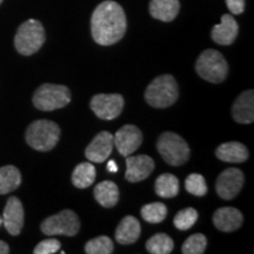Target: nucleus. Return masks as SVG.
<instances>
[{
  "label": "nucleus",
  "instance_id": "nucleus-1",
  "mask_svg": "<svg viewBox=\"0 0 254 254\" xmlns=\"http://www.w3.org/2000/svg\"><path fill=\"white\" fill-rule=\"evenodd\" d=\"M127 20L124 8L112 0L103 1L95 7L91 18V31L94 41L110 46L125 36Z\"/></svg>",
  "mask_w": 254,
  "mask_h": 254
},
{
  "label": "nucleus",
  "instance_id": "nucleus-2",
  "mask_svg": "<svg viewBox=\"0 0 254 254\" xmlns=\"http://www.w3.org/2000/svg\"><path fill=\"white\" fill-rule=\"evenodd\" d=\"M179 97V88L173 75L163 74L157 77L145 91V99L155 109L172 106Z\"/></svg>",
  "mask_w": 254,
  "mask_h": 254
},
{
  "label": "nucleus",
  "instance_id": "nucleus-3",
  "mask_svg": "<svg viewBox=\"0 0 254 254\" xmlns=\"http://www.w3.org/2000/svg\"><path fill=\"white\" fill-rule=\"evenodd\" d=\"M26 142L33 150L49 152L56 147L60 139V127L51 120H36L27 127Z\"/></svg>",
  "mask_w": 254,
  "mask_h": 254
},
{
  "label": "nucleus",
  "instance_id": "nucleus-4",
  "mask_svg": "<svg viewBox=\"0 0 254 254\" xmlns=\"http://www.w3.org/2000/svg\"><path fill=\"white\" fill-rule=\"evenodd\" d=\"M46 40L45 28L39 20L28 19L18 27L14 37L15 50L23 56L37 53Z\"/></svg>",
  "mask_w": 254,
  "mask_h": 254
},
{
  "label": "nucleus",
  "instance_id": "nucleus-5",
  "mask_svg": "<svg viewBox=\"0 0 254 254\" xmlns=\"http://www.w3.org/2000/svg\"><path fill=\"white\" fill-rule=\"evenodd\" d=\"M196 73L204 80L219 84L227 78L228 64L224 56L217 50H206L199 56L195 63Z\"/></svg>",
  "mask_w": 254,
  "mask_h": 254
},
{
  "label": "nucleus",
  "instance_id": "nucleus-6",
  "mask_svg": "<svg viewBox=\"0 0 254 254\" xmlns=\"http://www.w3.org/2000/svg\"><path fill=\"white\" fill-rule=\"evenodd\" d=\"M32 101L38 110L55 111L65 107L71 101V91L64 85L44 84L34 92Z\"/></svg>",
  "mask_w": 254,
  "mask_h": 254
},
{
  "label": "nucleus",
  "instance_id": "nucleus-7",
  "mask_svg": "<svg viewBox=\"0 0 254 254\" xmlns=\"http://www.w3.org/2000/svg\"><path fill=\"white\" fill-rule=\"evenodd\" d=\"M157 148L164 160L172 166L184 165L190 154L189 144L173 132H165L159 136Z\"/></svg>",
  "mask_w": 254,
  "mask_h": 254
},
{
  "label": "nucleus",
  "instance_id": "nucleus-8",
  "mask_svg": "<svg viewBox=\"0 0 254 254\" xmlns=\"http://www.w3.org/2000/svg\"><path fill=\"white\" fill-rule=\"evenodd\" d=\"M40 230L46 236L74 237L80 230V220L75 212L64 209L58 214L51 215L41 222Z\"/></svg>",
  "mask_w": 254,
  "mask_h": 254
},
{
  "label": "nucleus",
  "instance_id": "nucleus-9",
  "mask_svg": "<svg viewBox=\"0 0 254 254\" xmlns=\"http://www.w3.org/2000/svg\"><path fill=\"white\" fill-rule=\"evenodd\" d=\"M125 100L120 94H97L92 98L90 106L98 118L113 120L123 112Z\"/></svg>",
  "mask_w": 254,
  "mask_h": 254
},
{
  "label": "nucleus",
  "instance_id": "nucleus-10",
  "mask_svg": "<svg viewBox=\"0 0 254 254\" xmlns=\"http://www.w3.org/2000/svg\"><path fill=\"white\" fill-rule=\"evenodd\" d=\"M244 182H245L244 173L239 168L230 167L218 177L215 190L221 199L231 200L236 198L240 190L243 189Z\"/></svg>",
  "mask_w": 254,
  "mask_h": 254
},
{
  "label": "nucleus",
  "instance_id": "nucleus-11",
  "mask_svg": "<svg viewBox=\"0 0 254 254\" xmlns=\"http://www.w3.org/2000/svg\"><path fill=\"white\" fill-rule=\"evenodd\" d=\"M113 142L120 154L128 157L140 147L142 133L134 125H125L113 135Z\"/></svg>",
  "mask_w": 254,
  "mask_h": 254
},
{
  "label": "nucleus",
  "instance_id": "nucleus-12",
  "mask_svg": "<svg viewBox=\"0 0 254 254\" xmlns=\"http://www.w3.org/2000/svg\"><path fill=\"white\" fill-rule=\"evenodd\" d=\"M154 170V160L145 154L126 157L125 178L129 183H139L151 176Z\"/></svg>",
  "mask_w": 254,
  "mask_h": 254
},
{
  "label": "nucleus",
  "instance_id": "nucleus-13",
  "mask_svg": "<svg viewBox=\"0 0 254 254\" xmlns=\"http://www.w3.org/2000/svg\"><path fill=\"white\" fill-rule=\"evenodd\" d=\"M24 207L17 196H9L4 208L2 221L6 231L11 236L17 237L20 234L24 226Z\"/></svg>",
  "mask_w": 254,
  "mask_h": 254
},
{
  "label": "nucleus",
  "instance_id": "nucleus-14",
  "mask_svg": "<svg viewBox=\"0 0 254 254\" xmlns=\"http://www.w3.org/2000/svg\"><path fill=\"white\" fill-rule=\"evenodd\" d=\"M113 135L110 132L103 131L94 136V139L86 147L85 155L90 163H104L110 157L113 150Z\"/></svg>",
  "mask_w": 254,
  "mask_h": 254
},
{
  "label": "nucleus",
  "instance_id": "nucleus-15",
  "mask_svg": "<svg viewBox=\"0 0 254 254\" xmlns=\"http://www.w3.org/2000/svg\"><path fill=\"white\" fill-rule=\"evenodd\" d=\"M239 33V26L236 19L231 14H224L221 17V23L212 28L211 37L214 43L222 46L232 45Z\"/></svg>",
  "mask_w": 254,
  "mask_h": 254
},
{
  "label": "nucleus",
  "instance_id": "nucleus-16",
  "mask_svg": "<svg viewBox=\"0 0 254 254\" xmlns=\"http://www.w3.org/2000/svg\"><path fill=\"white\" fill-rule=\"evenodd\" d=\"M233 119L239 124H252L254 122V91L243 92L232 106Z\"/></svg>",
  "mask_w": 254,
  "mask_h": 254
},
{
  "label": "nucleus",
  "instance_id": "nucleus-17",
  "mask_svg": "<svg viewBox=\"0 0 254 254\" xmlns=\"http://www.w3.org/2000/svg\"><path fill=\"white\" fill-rule=\"evenodd\" d=\"M244 217L239 209L234 207H221L213 214L214 226L221 232H234L243 225Z\"/></svg>",
  "mask_w": 254,
  "mask_h": 254
},
{
  "label": "nucleus",
  "instance_id": "nucleus-18",
  "mask_svg": "<svg viewBox=\"0 0 254 254\" xmlns=\"http://www.w3.org/2000/svg\"><path fill=\"white\" fill-rule=\"evenodd\" d=\"M215 155L219 160L232 164L244 163L250 157L246 146L238 141L225 142V144L218 146Z\"/></svg>",
  "mask_w": 254,
  "mask_h": 254
},
{
  "label": "nucleus",
  "instance_id": "nucleus-19",
  "mask_svg": "<svg viewBox=\"0 0 254 254\" xmlns=\"http://www.w3.org/2000/svg\"><path fill=\"white\" fill-rule=\"evenodd\" d=\"M141 233L140 222L133 215H127L120 221L116 231V240L122 245H131L139 239Z\"/></svg>",
  "mask_w": 254,
  "mask_h": 254
},
{
  "label": "nucleus",
  "instance_id": "nucleus-20",
  "mask_svg": "<svg viewBox=\"0 0 254 254\" xmlns=\"http://www.w3.org/2000/svg\"><path fill=\"white\" fill-rule=\"evenodd\" d=\"M180 11L179 0H151L150 13L154 19L170 23Z\"/></svg>",
  "mask_w": 254,
  "mask_h": 254
},
{
  "label": "nucleus",
  "instance_id": "nucleus-21",
  "mask_svg": "<svg viewBox=\"0 0 254 254\" xmlns=\"http://www.w3.org/2000/svg\"><path fill=\"white\" fill-rule=\"evenodd\" d=\"M94 198L105 208L114 207L119 200V189L113 182L106 180L98 184L94 189Z\"/></svg>",
  "mask_w": 254,
  "mask_h": 254
},
{
  "label": "nucleus",
  "instance_id": "nucleus-22",
  "mask_svg": "<svg viewBox=\"0 0 254 254\" xmlns=\"http://www.w3.org/2000/svg\"><path fill=\"white\" fill-rule=\"evenodd\" d=\"M21 173L13 165L0 167V194H7L20 186Z\"/></svg>",
  "mask_w": 254,
  "mask_h": 254
},
{
  "label": "nucleus",
  "instance_id": "nucleus-23",
  "mask_svg": "<svg viewBox=\"0 0 254 254\" xmlns=\"http://www.w3.org/2000/svg\"><path fill=\"white\" fill-rule=\"evenodd\" d=\"M97 171L94 165L88 163H81L75 166L72 173V183L77 189H87L94 183Z\"/></svg>",
  "mask_w": 254,
  "mask_h": 254
},
{
  "label": "nucleus",
  "instance_id": "nucleus-24",
  "mask_svg": "<svg viewBox=\"0 0 254 254\" xmlns=\"http://www.w3.org/2000/svg\"><path fill=\"white\" fill-rule=\"evenodd\" d=\"M155 193L160 198H174L179 193V180L171 173H164L155 180Z\"/></svg>",
  "mask_w": 254,
  "mask_h": 254
},
{
  "label": "nucleus",
  "instance_id": "nucleus-25",
  "mask_svg": "<svg viewBox=\"0 0 254 254\" xmlns=\"http://www.w3.org/2000/svg\"><path fill=\"white\" fill-rule=\"evenodd\" d=\"M174 249L172 238L165 233H158L151 237L146 243V250L151 254H168Z\"/></svg>",
  "mask_w": 254,
  "mask_h": 254
},
{
  "label": "nucleus",
  "instance_id": "nucleus-26",
  "mask_svg": "<svg viewBox=\"0 0 254 254\" xmlns=\"http://www.w3.org/2000/svg\"><path fill=\"white\" fill-rule=\"evenodd\" d=\"M140 213L145 221L151 222V224H159L167 217V207L163 202H151V204L142 206Z\"/></svg>",
  "mask_w": 254,
  "mask_h": 254
},
{
  "label": "nucleus",
  "instance_id": "nucleus-27",
  "mask_svg": "<svg viewBox=\"0 0 254 254\" xmlns=\"http://www.w3.org/2000/svg\"><path fill=\"white\" fill-rule=\"evenodd\" d=\"M114 245L113 241L109 237L94 238L85 245V252L87 254H111L113 253Z\"/></svg>",
  "mask_w": 254,
  "mask_h": 254
},
{
  "label": "nucleus",
  "instance_id": "nucleus-28",
  "mask_svg": "<svg viewBox=\"0 0 254 254\" xmlns=\"http://www.w3.org/2000/svg\"><path fill=\"white\" fill-rule=\"evenodd\" d=\"M196 220H198V212L194 208L189 207L178 212L173 219V224L179 231H187L193 227Z\"/></svg>",
  "mask_w": 254,
  "mask_h": 254
},
{
  "label": "nucleus",
  "instance_id": "nucleus-29",
  "mask_svg": "<svg viewBox=\"0 0 254 254\" xmlns=\"http://www.w3.org/2000/svg\"><path fill=\"white\" fill-rule=\"evenodd\" d=\"M207 246V239L204 234L195 233L189 237L183 245L184 254H202Z\"/></svg>",
  "mask_w": 254,
  "mask_h": 254
},
{
  "label": "nucleus",
  "instance_id": "nucleus-30",
  "mask_svg": "<svg viewBox=\"0 0 254 254\" xmlns=\"http://www.w3.org/2000/svg\"><path fill=\"white\" fill-rule=\"evenodd\" d=\"M185 189L189 193L196 196H204L207 193V185L201 174L192 173L186 178Z\"/></svg>",
  "mask_w": 254,
  "mask_h": 254
},
{
  "label": "nucleus",
  "instance_id": "nucleus-31",
  "mask_svg": "<svg viewBox=\"0 0 254 254\" xmlns=\"http://www.w3.org/2000/svg\"><path fill=\"white\" fill-rule=\"evenodd\" d=\"M60 243L57 239H46L38 244L33 250L34 254H53L60 250Z\"/></svg>",
  "mask_w": 254,
  "mask_h": 254
},
{
  "label": "nucleus",
  "instance_id": "nucleus-32",
  "mask_svg": "<svg viewBox=\"0 0 254 254\" xmlns=\"http://www.w3.org/2000/svg\"><path fill=\"white\" fill-rule=\"evenodd\" d=\"M226 5L232 14H241L245 11V0H226Z\"/></svg>",
  "mask_w": 254,
  "mask_h": 254
},
{
  "label": "nucleus",
  "instance_id": "nucleus-33",
  "mask_svg": "<svg viewBox=\"0 0 254 254\" xmlns=\"http://www.w3.org/2000/svg\"><path fill=\"white\" fill-rule=\"evenodd\" d=\"M107 171H109V172H111V173L118 172V166H117L116 161H114V160L109 161V165H107Z\"/></svg>",
  "mask_w": 254,
  "mask_h": 254
},
{
  "label": "nucleus",
  "instance_id": "nucleus-34",
  "mask_svg": "<svg viewBox=\"0 0 254 254\" xmlns=\"http://www.w3.org/2000/svg\"><path fill=\"white\" fill-rule=\"evenodd\" d=\"M9 253V247L5 241L0 240V254H7Z\"/></svg>",
  "mask_w": 254,
  "mask_h": 254
},
{
  "label": "nucleus",
  "instance_id": "nucleus-35",
  "mask_svg": "<svg viewBox=\"0 0 254 254\" xmlns=\"http://www.w3.org/2000/svg\"><path fill=\"white\" fill-rule=\"evenodd\" d=\"M2 1H4V0H0V5H1V2H2Z\"/></svg>",
  "mask_w": 254,
  "mask_h": 254
},
{
  "label": "nucleus",
  "instance_id": "nucleus-36",
  "mask_svg": "<svg viewBox=\"0 0 254 254\" xmlns=\"http://www.w3.org/2000/svg\"><path fill=\"white\" fill-rule=\"evenodd\" d=\"M0 222H1V221H0Z\"/></svg>",
  "mask_w": 254,
  "mask_h": 254
}]
</instances>
